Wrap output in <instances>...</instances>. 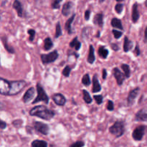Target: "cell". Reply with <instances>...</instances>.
<instances>
[{
  "label": "cell",
  "instance_id": "5",
  "mask_svg": "<svg viewBox=\"0 0 147 147\" xmlns=\"http://www.w3.org/2000/svg\"><path fill=\"white\" fill-rule=\"evenodd\" d=\"M59 57V53L57 50H53L48 54H42L40 55V59L43 65H48L53 63L57 60Z\"/></svg>",
  "mask_w": 147,
  "mask_h": 147
},
{
  "label": "cell",
  "instance_id": "25",
  "mask_svg": "<svg viewBox=\"0 0 147 147\" xmlns=\"http://www.w3.org/2000/svg\"><path fill=\"white\" fill-rule=\"evenodd\" d=\"M31 147H48V143L46 141L35 139L32 142Z\"/></svg>",
  "mask_w": 147,
  "mask_h": 147
},
{
  "label": "cell",
  "instance_id": "46",
  "mask_svg": "<svg viewBox=\"0 0 147 147\" xmlns=\"http://www.w3.org/2000/svg\"><path fill=\"white\" fill-rule=\"evenodd\" d=\"M146 34H147V27L145 28V30H144V43H146Z\"/></svg>",
  "mask_w": 147,
  "mask_h": 147
},
{
  "label": "cell",
  "instance_id": "4",
  "mask_svg": "<svg viewBox=\"0 0 147 147\" xmlns=\"http://www.w3.org/2000/svg\"><path fill=\"white\" fill-rule=\"evenodd\" d=\"M36 90L37 92V96H36L35 98L32 102V104H36L40 102H44L46 105H47L50 101V98L47 96V93L45 90L44 88L41 86L40 83H37L36 85Z\"/></svg>",
  "mask_w": 147,
  "mask_h": 147
},
{
  "label": "cell",
  "instance_id": "47",
  "mask_svg": "<svg viewBox=\"0 0 147 147\" xmlns=\"http://www.w3.org/2000/svg\"><path fill=\"white\" fill-rule=\"evenodd\" d=\"M100 34H101V33H100V30H98L97 34H96V37H97V38H100Z\"/></svg>",
  "mask_w": 147,
  "mask_h": 147
},
{
  "label": "cell",
  "instance_id": "29",
  "mask_svg": "<svg viewBox=\"0 0 147 147\" xmlns=\"http://www.w3.org/2000/svg\"><path fill=\"white\" fill-rule=\"evenodd\" d=\"M81 83L83 86H86V87H88V86H89L91 84V80H90V76H89L88 73H86V74H85L84 76H83L81 80Z\"/></svg>",
  "mask_w": 147,
  "mask_h": 147
},
{
  "label": "cell",
  "instance_id": "34",
  "mask_svg": "<svg viewBox=\"0 0 147 147\" xmlns=\"http://www.w3.org/2000/svg\"><path fill=\"white\" fill-rule=\"evenodd\" d=\"M63 0H53L51 4V7L53 9H60V4Z\"/></svg>",
  "mask_w": 147,
  "mask_h": 147
},
{
  "label": "cell",
  "instance_id": "11",
  "mask_svg": "<svg viewBox=\"0 0 147 147\" xmlns=\"http://www.w3.org/2000/svg\"><path fill=\"white\" fill-rule=\"evenodd\" d=\"M52 100H53L57 106H64L65 105L66 102H67V99L65 97L64 95H63L62 93H55L52 96Z\"/></svg>",
  "mask_w": 147,
  "mask_h": 147
},
{
  "label": "cell",
  "instance_id": "26",
  "mask_svg": "<svg viewBox=\"0 0 147 147\" xmlns=\"http://www.w3.org/2000/svg\"><path fill=\"white\" fill-rule=\"evenodd\" d=\"M54 47V43L50 37H46L44 40V50L45 51H49Z\"/></svg>",
  "mask_w": 147,
  "mask_h": 147
},
{
  "label": "cell",
  "instance_id": "1",
  "mask_svg": "<svg viewBox=\"0 0 147 147\" xmlns=\"http://www.w3.org/2000/svg\"><path fill=\"white\" fill-rule=\"evenodd\" d=\"M30 116H35L45 121H50L55 116V112L44 105H38L30 111Z\"/></svg>",
  "mask_w": 147,
  "mask_h": 147
},
{
  "label": "cell",
  "instance_id": "33",
  "mask_svg": "<svg viewBox=\"0 0 147 147\" xmlns=\"http://www.w3.org/2000/svg\"><path fill=\"white\" fill-rule=\"evenodd\" d=\"M71 71H72V67L69 65H66L65 67L63 68V71H62V74H63V76H64V77L69 78Z\"/></svg>",
  "mask_w": 147,
  "mask_h": 147
},
{
  "label": "cell",
  "instance_id": "23",
  "mask_svg": "<svg viewBox=\"0 0 147 147\" xmlns=\"http://www.w3.org/2000/svg\"><path fill=\"white\" fill-rule=\"evenodd\" d=\"M69 46H70V48H74L75 51H78V50H80V49L81 48L82 44L78 40V37H75L73 39V40L70 42Z\"/></svg>",
  "mask_w": 147,
  "mask_h": 147
},
{
  "label": "cell",
  "instance_id": "42",
  "mask_svg": "<svg viewBox=\"0 0 147 147\" xmlns=\"http://www.w3.org/2000/svg\"><path fill=\"white\" fill-rule=\"evenodd\" d=\"M111 47L112 50H114L115 52H117L120 50V47H119V45L116 44V43H111Z\"/></svg>",
  "mask_w": 147,
  "mask_h": 147
},
{
  "label": "cell",
  "instance_id": "39",
  "mask_svg": "<svg viewBox=\"0 0 147 147\" xmlns=\"http://www.w3.org/2000/svg\"><path fill=\"white\" fill-rule=\"evenodd\" d=\"M106 109L109 111H113L114 110V103L113 100H108V103L106 105Z\"/></svg>",
  "mask_w": 147,
  "mask_h": 147
},
{
  "label": "cell",
  "instance_id": "27",
  "mask_svg": "<svg viewBox=\"0 0 147 147\" xmlns=\"http://www.w3.org/2000/svg\"><path fill=\"white\" fill-rule=\"evenodd\" d=\"M122 70L123 71V75H124L126 78H129L131 77V68L130 66L126 63H122L121 65Z\"/></svg>",
  "mask_w": 147,
  "mask_h": 147
},
{
  "label": "cell",
  "instance_id": "30",
  "mask_svg": "<svg viewBox=\"0 0 147 147\" xmlns=\"http://www.w3.org/2000/svg\"><path fill=\"white\" fill-rule=\"evenodd\" d=\"M63 34V31H62L61 24L60 22H57L55 25V38L57 39L62 36Z\"/></svg>",
  "mask_w": 147,
  "mask_h": 147
},
{
  "label": "cell",
  "instance_id": "37",
  "mask_svg": "<svg viewBox=\"0 0 147 147\" xmlns=\"http://www.w3.org/2000/svg\"><path fill=\"white\" fill-rule=\"evenodd\" d=\"M93 99L96 100L98 105H101L103 103V96L102 95H94Z\"/></svg>",
  "mask_w": 147,
  "mask_h": 147
},
{
  "label": "cell",
  "instance_id": "36",
  "mask_svg": "<svg viewBox=\"0 0 147 147\" xmlns=\"http://www.w3.org/2000/svg\"><path fill=\"white\" fill-rule=\"evenodd\" d=\"M112 33H113V36H114V38L116 39V40L120 39L123 34V32L119 31V30H116V29H113L112 30Z\"/></svg>",
  "mask_w": 147,
  "mask_h": 147
},
{
  "label": "cell",
  "instance_id": "44",
  "mask_svg": "<svg viewBox=\"0 0 147 147\" xmlns=\"http://www.w3.org/2000/svg\"><path fill=\"white\" fill-rule=\"evenodd\" d=\"M7 127V123H6L4 121L1 120V119H0V129H2V130H4V129H6V128Z\"/></svg>",
  "mask_w": 147,
  "mask_h": 147
},
{
  "label": "cell",
  "instance_id": "13",
  "mask_svg": "<svg viewBox=\"0 0 147 147\" xmlns=\"http://www.w3.org/2000/svg\"><path fill=\"white\" fill-rule=\"evenodd\" d=\"M73 6H74V4H73V1H66L65 3H64L63 7H62V14H63L64 17H68V16L71 14Z\"/></svg>",
  "mask_w": 147,
  "mask_h": 147
},
{
  "label": "cell",
  "instance_id": "50",
  "mask_svg": "<svg viewBox=\"0 0 147 147\" xmlns=\"http://www.w3.org/2000/svg\"><path fill=\"white\" fill-rule=\"evenodd\" d=\"M1 102H0V109H1Z\"/></svg>",
  "mask_w": 147,
  "mask_h": 147
},
{
  "label": "cell",
  "instance_id": "35",
  "mask_svg": "<svg viewBox=\"0 0 147 147\" xmlns=\"http://www.w3.org/2000/svg\"><path fill=\"white\" fill-rule=\"evenodd\" d=\"M27 33L29 34V40L30 42H33L34 40V37L36 35V31L34 29H29L27 30Z\"/></svg>",
  "mask_w": 147,
  "mask_h": 147
},
{
  "label": "cell",
  "instance_id": "19",
  "mask_svg": "<svg viewBox=\"0 0 147 147\" xmlns=\"http://www.w3.org/2000/svg\"><path fill=\"white\" fill-rule=\"evenodd\" d=\"M92 83H93V88H92V92L93 93H98L101 90L102 87L100 86V83H99V80L98 79V76L96 74L93 75V80H92Z\"/></svg>",
  "mask_w": 147,
  "mask_h": 147
},
{
  "label": "cell",
  "instance_id": "43",
  "mask_svg": "<svg viewBox=\"0 0 147 147\" xmlns=\"http://www.w3.org/2000/svg\"><path fill=\"white\" fill-rule=\"evenodd\" d=\"M67 55H68V56L75 55V57H76V59L79 58V57H80L79 54H78V53H76V51L74 52V51H72V50H68V51H67Z\"/></svg>",
  "mask_w": 147,
  "mask_h": 147
},
{
  "label": "cell",
  "instance_id": "31",
  "mask_svg": "<svg viewBox=\"0 0 147 147\" xmlns=\"http://www.w3.org/2000/svg\"><path fill=\"white\" fill-rule=\"evenodd\" d=\"M2 42L3 43H4V47H5V49L7 50V51L8 52V53H11V54H14V53H15V50H14V47L10 46L9 45H8V43H7V39L2 38Z\"/></svg>",
  "mask_w": 147,
  "mask_h": 147
},
{
  "label": "cell",
  "instance_id": "28",
  "mask_svg": "<svg viewBox=\"0 0 147 147\" xmlns=\"http://www.w3.org/2000/svg\"><path fill=\"white\" fill-rule=\"evenodd\" d=\"M82 93H83V100L86 102V103L87 104H90V103L93 102V98H92L91 96L90 95L88 91H87L86 90L83 89L82 90Z\"/></svg>",
  "mask_w": 147,
  "mask_h": 147
},
{
  "label": "cell",
  "instance_id": "49",
  "mask_svg": "<svg viewBox=\"0 0 147 147\" xmlns=\"http://www.w3.org/2000/svg\"><path fill=\"white\" fill-rule=\"evenodd\" d=\"M116 1H117V2H122V1H123L124 0H116Z\"/></svg>",
  "mask_w": 147,
  "mask_h": 147
},
{
  "label": "cell",
  "instance_id": "38",
  "mask_svg": "<svg viewBox=\"0 0 147 147\" xmlns=\"http://www.w3.org/2000/svg\"><path fill=\"white\" fill-rule=\"evenodd\" d=\"M85 142L83 141H77L74 143L71 144L69 147H84Z\"/></svg>",
  "mask_w": 147,
  "mask_h": 147
},
{
  "label": "cell",
  "instance_id": "41",
  "mask_svg": "<svg viewBox=\"0 0 147 147\" xmlns=\"http://www.w3.org/2000/svg\"><path fill=\"white\" fill-rule=\"evenodd\" d=\"M134 53L136 57H139V56L141 55V50H140V47H139V44H136V47H135L134 48Z\"/></svg>",
  "mask_w": 147,
  "mask_h": 147
},
{
  "label": "cell",
  "instance_id": "12",
  "mask_svg": "<svg viewBox=\"0 0 147 147\" xmlns=\"http://www.w3.org/2000/svg\"><path fill=\"white\" fill-rule=\"evenodd\" d=\"M35 92L36 90L33 87H30V88L27 89V90L24 93V96H23L22 97L23 103H25V104L30 103V102L34 98Z\"/></svg>",
  "mask_w": 147,
  "mask_h": 147
},
{
  "label": "cell",
  "instance_id": "22",
  "mask_svg": "<svg viewBox=\"0 0 147 147\" xmlns=\"http://www.w3.org/2000/svg\"><path fill=\"white\" fill-rule=\"evenodd\" d=\"M87 61L89 64L93 65L94 62L96 61V56H95V49L92 45H90L89 47L88 55Z\"/></svg>",
  "mask_w": 147,
  "mask_h": 147
},
{
  "label": "cell",
  "instance_id": "17",
  "mask_svg": "<svg viewBox=\"0 0 147 147\" xmlns=\"http://www.w3.org/2000/svg\"><path fill=\"white\" fill-rule=\"evenodd\" d=\"M103 18H104V14H103V12H100L96 14V15L94 16V17H93V24L98 26L100 28H103V24H104V20H103Z\"/></svg>",
  "mask_w": 147,
  "mask_h": 147
},
{
  "label": "cell",
  "instance_id": "10",
  "mask_svg": "<svg viewBox=\"0 0 147 147\" xmlns=\"http://www.w3.org/2000/svg\"><path fill=\"white\" fill-rule=\"evenodd\" d=\"M113 75L114 76L115 79L116 80V83L119 86H121L123 85V82L126 80L123 73L119 69V67H114L113 69Z\"/></svg>",
  "mask_w": 147,
  "mask_h": 147
},
{
  "label": "cell",
  "instance_id": "40",
  "mask_svg": "<svg viewBox=\"0 0 147 147\" xmlns=\"http://www.w3.org/2000/svg\"><path fill=\"white\" fill-rule=\"evenodd\" d=\"M90 14H91V11L90 9H86L84 13V19L86 21H88L90 18Z\"/></svg>",
  "mask_w": 147,
  "mask_h": 147
},
{
  "label": "cell",
  "instance_id": "9",
  "mask_svg": "<svg viewBox=\"0 0 147 147\" xmlns=\"http://www.w3.org/2000/svg\"><path fill=\"white\" fill-rule=\"evenodd\" d=\"M140 88L136 87L129 92L127 97V104L129 106H132L135 103V100L140 93Z\"/></svg>",
  "mask_w": 147,
  "mask_h": 147
},
{
  "label": "cell",
  "instance_id": "51",
  "mask_svg": "<svg viewBox=\"0 0 147 147\" xmlns=\"http://www.w3.org/2000/svg\"><path fill=\"white\" fill-rule=\"evenodd\" d=\"M0 20H1V16H0Z\"/></svg>",
  "mask_w": 147,
  "mask_h": 147
},
{
  "label": "cell",
  "instance_id": "16",
  "mask_svg": "<svg viewBox=\"0 0 147 147\" xmlns=\"http://www.w3.org/2000/svg\"><path fill=\"white\" fill-rule=\"evenodd\" d=\"M135 121H136L146 122L147 121V112L146 108L140 109L136 112L135 115Z\"/></svg>",
  "mask_w": 147,
  "mask_h": 147
},
{
  "label": "cell",
  "instance_id": "7",
  "mask_svg": "<svg viewBox=\"0 0 147 147\" xmlns=\"http://www.w3.org/2000/svg\"><path fill=\"white\" fill-rule=\"evenodd\" d=\"M146 126L145 125H140L137 126L132 132V138L136 142H141L143 139L146 132Z\"/></svg>",
  "mask_w": 147,
  "mask_h": 147
},
{
  "label": "cell",
  "instance_id": "8",
  "mask_svg": "<svg viewBox=\"0 0 147 147\" xmlns=\"http://www.w3.org/2000/svg\"><path fill=\"white\" fill-rule=\"evenodd\" d=\"M10 90V80L0 77V94L8 96Z\"/></svg>",
  "mask_w": 147,
  "mask_h": 147
},
{
  "label": "cell",
  "instance_id": "45",
  "mask_svg": "<svg viewBox=\"0 0 147 147\" xmlns=\"http://www.w3.org/2000/svg\"><path fill=\"white\" fill-rule=\"evenodd\" d=\"M107 76H108L107 70H106V69L103 68V70H102V78H103V80H106V78H107Z\"/></svg>",
  "mask_w": 147,
  "mask_h": 147
},
{
  "label": "cell",
  "instance_id": "32",
  "mask_svg": "<svg viewBox=\"0 0 147 147\" xmlns=\"http://www.w3.org/2000/svg\"><path fill=\"white\" fill-rule=\"evenodd\" d=\"M123 8H124V4L123 3L117 2V4L115 5V11L118 14H121L123 11Z\"/></svg>",
  "mask_w": 147,
  "mask_h": 147
},
{
  "label": "cell",
  "instance_id": "3",
  "mask_svg": "<svg viewBox=\"0 0 147 147\" xmlns=\"http://www.w3.org/2000/svg\"><path fill=\"white\" fill-rule=\"evenodd\" d=\"M27 86V82L24 80H10V90L8 96L18 95Z\"/></svg>",
  "mask_w": 147,
  "mask_h": 147
},
{
  "label": "cell",
  "instance_id": "48",
  "mask_svg": "<svg viewBox=\"0 0 147 147\" xmlns=\"http://www.w3.org/2000/svg\"><path fill=\"white\" fill-rule=\"evenodd\" d=\"M105 1H106V0H98V3L100 4H103V3H104Z\"/></svg>",
  "mask_w": 147,
  "mask_h": 147
},
{
  "label": "cell",
  "instance_id": "20",
  "mask_svg": "<svg viewBox=\"0 0 147 147\" xmlns=\"http://www.w3.org/2000/svg\"><path fill=\"white\" fill-rule=\"evenodd\" d=\"M134 47V42L133 41H131V40H129V37L127 36H125L124 37V40H123V52L126 53H129V51L132 50V48Z\"/></svg>",
  "mask_w": 147,
  "mask_h": 147
},
{
  "label": "cell",
  "instance_id": "15",
  "mask_svg": "<svg viewBox=\"0 0 147 147\" xmlns=\"http://www.w3.org/2000/svg\"><path fill=\"white\" fill-rule=\"evenodd\" d=\"M140 19V12L139 11V4L137 2H135L132 6V11H131V20L133 23L136 24L139 20Z\"/></svg>",
  "mask_w": 147,
  "mask_h": 147
},
{
  "label": "cell",
  "instance_id": "24",
  "mask_svg": "<svg viewBox=\"0 0 147 147\" xmlns=\"http://www.w3.org/2000/svg\"><path fill=\"white\" fill-rule=\"evenodd\" d=\"M98 55L100 58L103 59V60H106V59H107L108 56L109 55V50L105 46L101 45L99 47L98 50Z\"/></svg>",
  "mask_w": 147,
  "mask_h": 147
},
{
  "label": "cell",
  "instance_id": "14",
  "mask_svg": "<svg viewBox=\"0 0 147 147\" xmlns=\"http://www.w3.org/2000/svg\"><path fill=\"white\" fill-rule=\"evenodd\" d=\"M76 13H73V14L71 15V17H70V18L67 19L65 24V30H67L69 35H71L72 34H73V33L75 32L74 29L72 27V24H73L75 19H76Z\"/></svg>",
  "mask_w": 147,
  "mask_h": 147
},
{
  "label": "cell",
  "instance_id": "18",
  "mask_svg": "<svg viewBox=\"0 0 147 147\" xmlns=\"http://www.w3.org/2000/svg\"><path fill=\"white\" fill-rule=\"evenodd\" d=\"M12 7L16 11L19 17H23V11H24V9H23V5L22 4L21 1L20 0H14L13 2Z\"/></svg>",
  "mask_w": 147,
  "mask_h": 147
},
{
  "label": "cell",
  "instance_id": "2",
  "mask_svg": "<svg viewBox=\"0 0 147 147\" xmlns=\"http://www.w3.org/2000/svg\"><path fill=\"white\" fill-rule=\"evenodd\" d=\"M109 131L111 134L113 135L116 138L121 137L126 131L125 121L123 120L116 121L114 123L109 127Z\"/></svg>",
  "mask_w": 147,
  "mask_h": 147
},
{
  "label": "cell",
  "instance_id": "21",
  "mask_svg": "<svg viewBox=\"0 0 147 147\" xmlns=\"http://www.w3.org/2000/svg\"><path fill=\"white\" fill-rule=\"evenodd\" d=\"M111 25L112 26V27H113L114 29H117V30H120L123 31L124 29H123V24H122V22L120 19L116 18V17H113L111 20Z\"/></svg>",
  "mask_w": 147,
  "mask_h": 147
},
{
  "label": "cell",
  "instance_id": "6",
  "mask_svg": "<svg viewBox=\"0 0 147 147\" xmlns=\"http://www.w3.org/2000/svg\"><path fill=\"white\" fill-rule=\"evenodd\" d=\"M33 127H34V129L36 131L44 135V136H47L50 133V128L49 125L45 123H43V122L34 121Z\"/></svg>",
  "mask_w": 147,
  "mask_h": 147
}]
</instances>
